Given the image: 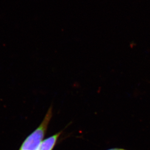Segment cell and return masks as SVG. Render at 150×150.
Returning <instances> with one entry per match:
<instances>
[{"label": "cell", "mask_w": 150, "mask_h": 150, "mask_svg": "<svg viewBox=\"0 0 150 150\" xmlns=\"http://www.w3.org/2000/svg\"><path fill=\"white\" fill-rule=\"evenodd\" d=\"M52 116V109L50 108L41 124L26 139L20 150H39L46 132Z\"/></svg>", "instance_id": "6da1fadb"}, {"label": "cell", "mask_w": 150, "mask_h": 150, "mask_svg": "<svg viewBox=\"0 0 150 150\" xmlns=\"http://www.w3.org/2000/svg\"><path fill=\"white\" fill-rule=\"evenodd\" d=\"M61 133L62 132H58L45 139L41 142L39 150H53Z\"/></svg>", "instance_id": "7a4b0ae2"}, {"label": "cell", "mask_w": 150, "mask_h": 150, "mask_svg": "<svg viewBox=\"0 0 150 150\" xmlns=\"http://www.w3.org/2000/svg\"><path fill=\"white\" fill-rule=\"evenodd\" d=\"M125 150V149H120V148H113V149H109V150Z\"/></svg>", "instance_id": "3957f363"}]
</instances>
